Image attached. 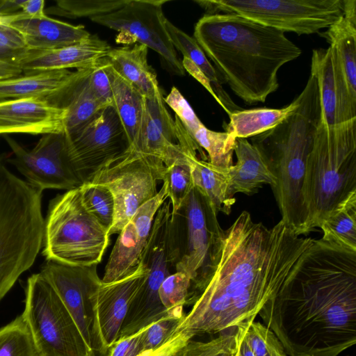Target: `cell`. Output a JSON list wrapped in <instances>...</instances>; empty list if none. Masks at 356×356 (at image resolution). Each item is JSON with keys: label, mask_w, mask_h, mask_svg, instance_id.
Returning <instances> with one entry per match:
<instances>
[{"label": "cell", "mask_w": 356, "mask_h": 356, "mask_svg": "<svg viewBox=\"0 0 356 356\" xmlns=\"http://www.w3.org/2000/svg\"><path fill=\"white\" fill-rule=\"evenodd\" d=\"M8 26L22 36L29 51H47L80 43L92 35L82 25L51 18L25 17L21 12Z\"/></svg>", "instance_id": "7402d4cb"}, {"label": "cell", "mask_w": 356, "mask_h": 356, "mask_svg": "<svg viewBox=\"0 0 356 356\" xmlns=\"http://www.w3.org/2000/svg\"><path fill=\"white\" fill-rule=\"evenodd\" d=\"M245 337L254 356H286L276 335L259 322L245 324Z\"/></svg>", "instance_id": "f35d334b"}, {"label": "cell", "mask_w": 356, "mask_h": 356, "mask_svg": "<svg viewBox=\"0 0 356 356\" xmlns=\"http://www.w3.org/2000/svg\"><path fill=\"white\" fill-rule=\"evenodd\" d=\"M164 102L175 113L187 131L193 135L204 124L197 116L191 105L176 87H172L170 93L163 98Z\"/></svg>", "instance_id": "b9f144b4"}, {"label": "cell", "mask_w": 356, "mask_h": 356, "mask_svg": "<svg viewBox=\"0 0 356 356\" xmlns=\"http://www.w3.org/2000/svg\"><path fill=\"white\" fill-rule=\"evenodd\" d=\"M42 191L11 172L0 157V301L42 248Z\"/></svg>", "instance_id": "8992f818"}, {"label": "cell", "mask_w": 356, "mask_h": 356, "mask_svg": "<svg viewBox=\"0 0 356 356\" xmlns=\"http://www.w3.org/2000/svg\"><path fill=\"white\" fill-rule=\"evenodd\" d=\"M178 212L184 218L185 236L176 271L186 273L195 284L208 269L224 229L218 221V213L194 187Z\"/></svg>", "instance_id": "9a60e30c"}, {"label": "cell", "mask_w": 356, "mask_h": 356, "mask_svg": "<svg viewBox=\"0 0 356 356\" xmlns=\"http://www.w3.org/2000/svg\"><path fill=\"white\" fill-rule=\"evenodd\" d=\"M128 0H58L45 10V14L69 18L92 17L116 11Z\"/></svg>", "instance_id": "d590c367"}, {"label": "cell", "mask_w": 356, "mask_h": 356, "mask_svg": "<svg viewBox=\"0 0 356 356\" xmlns=\"http://www.w3.org/2000/svg\"><path fill=\"white\" fill-rule=\"evenodd\" d=\"M110 45L97 35L73 45L47 51H28L18 63L23 72L60 70L74 68L76 70L92 66L104 57L111 49Z\"/></svg>", "instance_id": "44dd1931"}, {"label": "cell", "mask_w": 356, "mask_h": 356, "mask_svg": "<svg viewBox=\"0 0 356 356\" xmlns=\"http://www.w3.org/2000/svg\"><path fill=\"white\" fill-rule=\"evenodd\" d=\"M259 314L289 356H339L356 343V252L315 240Z\"/></svg>", "instance_id": "7a4b0ae2"}, {"label": "cell", "mask_w": 356, "mask_h": 356, "mask_svg": "<svg viewBox=\"0 0 356 356\" xmlns=\"http://www.w3.org/2000/svg\"><path fill=\"white\" fill-rule=\"evenodd\" d=\"M319 34L336 49L350 91L356 97V22L343 15Z\"/></svg>", "instance_id": "4dcf8cb0"}, {"label": "cell", "mask_w": 356, "mask_h": 356, "mask_svg": "<svg viewBox=\"0 0 356 356\" xmlns=\"http://www.w3.org/2000/svg\"><path fill=\"white\" fill-rule=\"evenodd\" d=\"M193 187L206 197L216 211L229 215L236 202L231 193L228 169L213 166L196 158L191 162Z\"/></svg>", "instance_id": "f1b7e54d"}, {"label": "cell", "mask_w": 356, "mask_h": 356, "mask_svg": "<svg viewBox=\"0 0 356 356\" xmlns=\"http://www.w3.org/2000/svg\"><path fill=\"white\" fill-rule=\"evenodd\" d=\"M3 138L13 153L7 161L34 187L42 191H70L83 184L67 156L63 133L42 135L31 149L8 135H3Z\"/></svg>", "instance_id": "4fadbf2b"}, {"label": "cell", "mask_w": 356, "mask_h": 356, "mask_svg": "<svg viewBox=\"0 0 356 356\" xmlns=\"http://www.w3.org/2000/svg\"><path fill=\"white\" fill-rule=\"evenodd\" d=\"M165 167L159 159L129 147L87 181L106 187L113 195L115 213L109 236L119 234L136 211L157 194Z\"/></svg>", "instance_id": "30bf717a"}, {"label": "cell", "mask_w": 356, "mask_h": 356, "mask_svg": "<svg viewBox=\"0 0 356 356\" xmlns=\"http://www.w3.org/2000/svg\"><path fill=\"white\" fill-rule=\"evenodd\" d=\"M81 200L86 210L108 231L112 227L114 213V199L105 186L83 183L79 188Z\"/></svg>", "instance_id": "8d00e7d4"}, {"label": "cell", "mask_w": 356, "mask_h": 356, "mask_svg": "<svg viewBox=\"0 0 356 356\" xmlns=\"http://www.w3.org/2000/svg\"><path fill=\"white\" fill-rule=\"evenodd\" d=\"M0 356H40L22 314L0 328Z\"/></svg>", "instance_id": "e575fe53"}, {"label": "cell", "mask_w": 356, "mask_h": 356, "mask_svg": "<svg viewBox=\"0 0 356 356\" xmlns=\"http://www.w3.org/2000/svg\"><path fill=\"white\" fill-rule=\"evenodd\" d=\"M0 49L19 53L28 51L20 33L6 24H0Z\"/></svg>", "instance_id": "f6af8a7d"}, {"label": "cell", "mask_w": 356, "mask_h": 356, "mask_svg": "<svg viewBox=\"0 0 356 356\" xmlns=\"http://www.w3.org/2000/svg\"><path fill=\"white\" fill-rule=\"evenodd\" d=\"M136 150L161 160L165 166L182 159H207L177 117L174 120L165 107L161 91L152 99L144 97L143 111L136 145Z\"/></svg>", "instance_id": "5bb4252c"}, {"label": "cell", "mask_w": 356, "mask_h": 356, "mask_svg": "<svg viewBox=\"0 0 356 356\" xmlns=\"http://www.w3.org/2000/svg\"><path fill=\"white\" fill-rule=\"evenodd\" d=\"M297 97L282 108H259L237 111L229 115L225 132L235 138H248L268 131L292 114L297 108Z\"/></svg>", "instance_id": "f546056e"}, {"label": "cell", "mask_w": 356, "mask_h": 356, "mask_svg": "<svg viewBox=\"0 0 356 356\" xmlns=\"http://www.w3.org/2000/svg\"><path fill=\"white\" fill-rule=\"evenodd\" d=\"M108 73L112 90V106L124 129L129 147H134L138 136L144 97L118 74L108 62Z\"/></svg>", "instance_id": "83f0119b"}, {"label": "cell", "mask_w": 356, "mask_h": 356, "mask_svg": "<svg viewBox=\"0 0 356 356\" xmlns=\"http://www.w3.org/2000/svg\"><path fill=\"white\" fill-rule=\"evenodd\" d=\"M314 241L282 220L268 228L242 211L223 230L208 269L193 285L192 308L172 333L193 339L254 321L296 272Z\"/></svg>", "instance_id": "6da1fadb"}, {"label": "cell", "mask_w": 356, "mask_h": 356, "mask_svg": "<svg viewBox=\"0 0 356 356\" xmlns=\"http://www.w3.org/2000/svg\"><path fill=\"white\" fill-rule=\"evenodd\" d=\"M141 332L142 330L129 337L117 340L106 356H140Z\"/></svg>", "instance_id": "ee69618b"}, {"label": "cell", "mask_w": 356, "mask_h": 356, "mask_svg": "<svg viewBox=\"0 0 356 356\" xmlns=\"http://www.w3.org/2000/svg\"><path fill=\"white\" fill-rule=\"evenodd\" d=\"M182 317L167 315L142 329L141 354H147L161 346L178 326Z\"/></svg>", "instance_id": "60d3db41"}, {"label": "cell", "mask_w": 356, "mask_h": 356, "mask_svg": "<svg viewBox=\"0 0 356 356\" xmlns=\"http://www.w3.org/2000/svg\"><path fill=\"white\" fill-rule=\"evenodd\" d=\"M44 0L23 1L21 13L27 17L42 18L47 16L44 10Z\"/></svg>", "instance_id": "7dc6e473"}, {"label": "cell", "mask_w": 356, "mask_h": 356, "mask_svg": "<svg viewBox=\"0 0 356 356\" xmlns=\"http://www.w3.org/2000/svg\"><path fill=\"white\" fill-rule=\"evenodd\" d=\"M22 314L40 356H94L76 323L40 273L26 281Z\"/></svg>", "instance_id": "ba28073f"}, {"label": "cell", "mask_w": 356, "mask_h": 356, "mask_svg": "<svg viewBox=\"0 0 356 356\" xmlns=\"http://www.w3.org/2000/svg\"><path fill=\"white\" fill-rule=\"evenodd\" d=\"M22 72L17 64L0 60V81L17 77Z\"/></svg>", "instance_id": "681fc988"}, {"label": "cell", "mask_w": 356, "mask_h": 356, "mask_svg": "<svg viewBox=\"0 0 356 356\" xmlns=\"http://www.w3.org/2000/svg\"><path fill=\"white\" fill-rule=\"evenodd\" d=\"M90 67L78 70L76 78L58 95L48 101L67 110L63 134H68L92 119L104 105L95 95L88 81Z\"/></svg>", "instance_id": "d4e9b609"}, {"label": "cell", "mask_w": 356, "mask_h": 356, "mask_svg": "<svg viewBox=\"0 0 356 356\" xmlns=\"http://www.w3.org/2000/svg\"><path fill=\"white\" fill-rule=\"evenodd\" d=\"M193 38L222 81L248 104L265 102L279 88L281 67L302 54L284 32L233 13L204 15Z\"/></svg>", "instance_id": "3957f363"}, {"label": "cell", "mask_w": 356, "mask_h": 356, "mask_svg": "<svg viewBox=\"0 0 356 356\" xmlns=\"http://www.w3.org/2000/svg\"><path fill=\"white\" fill-rule=\"evenodd\" d=\"M206 14L233 13L298 35L321 33L343 15V0H195Z\"/></svg>", "instance_id": "9c48e42d"}, {"label": "cell", "mask_w": 356, "mask_h": 356, "mask_svg": "<svg viewBox=\"0 0 356 356\" xmlns=\"http://www.w3.org/2000/svg\"><path fill=\"white\" fill-rule=\"evenodd\" d=\"M109 237L83 206L79 188L57 195L49 202L42 251L46 260L75 266L98 265Z\"/></svg>", "instance_id": "52a82bcc"}, {"label": "cell", "mask_w": 356, "mask_h": 356, "mask_svg": "<svg viewBox=\"0 0 356 356\" xmlns=\"http://www.w3.org/2000/svg\"><path fill=\"white\" fill-rule=\"evenodd\" d=\"M311 74L318 82L322 123L334 127L355 120L356 97L350 91L333 47L312 51Z\"/></svg>", "instance_id": "d6986e66"}, {"label": "cell", "mask_w": 356, "mask_h": 356, "mask_svg": "<svg viewBox=\"0 0 356 356\" xmlns=\"http://www.w3.org/2000/svg\"><path fill=\"white\" fill-rule=\"evenodd\" d=\"M147 53L148 47L138 43L111 48L106 58L118 74L143 97L152 99L161 90L156 73L148 64Z\"/></svg>", "instance_id": "603a6c76"}, {"label": "cell", "mask_w": 356, "mask_h": 356, "mask_svg": "<svg viewBox=\"0 0 356 356\" xmlns=\"http://www.w3.org/2000/svg\"><path fill=\"white\" fill-rule=\"evenodd\" d=\"M319 228L322 241L356 252V194L340 204Z\"/></svg>", "instance_id": "1f68e13d"}, {"label": "cell", "mask_w": 356, "mask_h": 356, "mask_svg": "<svg viewBox=\"0 0 356 356\" xmlns=\"http://www.w3.org/2000/svg\"><path fill=\"white\" fill-rule=\"evenodd\" d=\"M297 99L292 114L273 129L251 137L250 143L275 179L271 188L281 220L300 236L309 232L302 188L307 159L321 124L318 86L313 74Z\"/></svg>", "instance_id": "277c9868"}, {"label": "cell", "mask_w": 356, "mask_h": 356, "mask_svg": "<svg viewBox=\"0 0 356 356\" xmlns=\"http://www.w3.org/2000/svg\"><path fill=\"white\" fill-rule=\"evenodd\" d=\"M191 278L184 273L176 271L168 275L161 284L159 296L168 315L182 317L183 307L189 296Z\"/></svg>", "instance_id": "74e56055"}, {"label": "cell", "mask_w": 356, "mask_h": 356, "mask_svg": "<svg viewBox=\"0 0 356 356\" xmlns=\"http://www.w3.org/2000/svg\"><path fill=\"white\" fill-rule=\"evenodd\" d=\"M181 63L184 70H186L197 80L216 100V97L213 92L211 83L202 72L191 60L186 57L183 58Z\"/></svg>", "instance_id": "c3c4849f"}, {"label": "cell", "mask_w": 356, "mask_h": 356, "mask_svg": "<svg viewBox=\"0 0 356 356\" xmlns=\"http://www.w3.org/2000/svg\"><path fill=\"white\" fill-rule=\"evenodd\" d=\"M97 267V265L75 266L46 260L40 272L72 316L90 348L93 297L102 282Z\"/></svg>", "instance_id": "e0dca14e"}, {"label": "cell", "mask_w": 356, "mask_h": 356, "mask_svg": "<svg viewBox=\"0 0 356 356\" xmlns=\"http://www.w3.org/2000/svg\"><path fill=\"white\" fill-rule=\"evenodd\" d=\"M167 0H128L116 11L90 19L95 23L118 32L116 41L135 42L159 54L170 71L183 76L185 70L165 28L163 5Z\"/></svg>", "instance_id": "8fae6325"}, {"label": "cell", "mask_w": 356, "mask_h": 356, "mask_svg": "<svg viewBox=\"0 0 356 356\" xmlns=\"http://www.w3.org/2000/svg\"><path fill=\"white\" fill-rule=\"evenodd\" d=\"M197 144L208 154L209 162L219 168L229 169L233 164L236 140L227 132L209 129L204 124L193 135Z\"/></svg>", "instance_id": "d6a6232c"}, {"label": "cell", "mask_w": 356, "mask_h": 356, "mask_svg": "<svg viewBox=\"0 0 356 356\" xmlns=\"http://www.w3.org/2000/svg\"><path fill=\"white\" fill-rule=\"evenodd\" d=\"M213 345V339L197 341L183 333H172L161 346L142 356H205Z\"/></svg>", "instance_id": "ab89813d"}, {"label": "cell", "mask_w": 356, "mask_h": 356, "mask_svg": "<svg viewBox=\"0 0 356 356\" xmlns=\"http://www.w3.org/2000/svg\"><path fill=\"white\" fill-rule=\"evenodd\" d=\"M246 323L241 324L236 327L235 345L232 356H254L245 337Z\"/></svg>", "instance_id": "bcb514c9"}, {"label": "cell", "mask_w": 356, "mask_h": 356, "mask_svg": "<svg viewBox=\"0 0 356 356\" xmlns=\"http://www.w3.org/2000/svg\"><path fill=\"white\" fill-rule=\"evenodd\" d=\"M167 198V184L142 205L118 234L105 267L103 283L122 280L134 273L140 264L154 216Z\"/></svg>", "instance_id": "ac0fdd59"}, {"label": "cell", "mask_w": 356, "mask_h": 356, "mask_svg": "<svg viewBox=\"0 0 356 356\" xmlns=\"http://www.w3.org/2000/svg\"><path fill=\"white\" fill-rule=\"evenodd\" d=\"M67 110L40 99L0 101V134H63Z\"/></svg>", "instance_id": "ffe728a7"}, {"label": "cell", "mask_w": 356, "mask_h": 356, "mask_svg": "<svg viewBox=\"0 0 356 356\" xmlns=\"http://www.w3.org/2000/svg\"><path fill=\"white\" fill-rule=\"evenodd\" d=\"M356 194V119L318 127L309 154L302 195L310 232Z\"/></svg>", "instance_id": "5b68a950"}, {"label": "cell", "mask_w": 356, "mask_h": 356, "mask_svg": "<svg viewBox=\"0 0 356 356\" xmlns=\"http://www.w3.org/2000/svg\"><path fill=\"white\" fill-rule=\"evenodd\" d=\"M195 159H182L165 167L163 182L167 184L172 216L181 209L193 188L191 162Z\"/></svg>", "instance_id": "836d02e7"}, {"label": "cell", "mask_w": 356, "mask_h": 356, "mask_svg": "<svg viewBox=\"0 0 356 356\" xmlns=\"http://www.w3.org/2000/svg\"><path fill=\"white\" fill-rule=\"evenodd\" d=\"M347 356H349V355H347Z\"/></svg>", "instance_id": "f5cc1de1"}, {"label": "cell", "mask_w": 356, "mask_h": 356, "mask_svg": "<svg viewBox=\"0 0 356 356\" xmlns=\"http://www.w3.org/2000/svg\"><path fill=\"white\" fill-rule=\"evenodd\" d=\"M88 81L96 97L106 106H112V90L106 56L97 60L90 67Z\"/></svg>", "instance_id": "7bdbcfd3"}, {"label": "cell", "mask_w": 356, "mask_h": 356, "mask_svg": "<svg viewBox=\"0 0 356 356\" xmlns=\"http://www.w3.org/2000/svg\"><path fill=\"white\" fill-rule=\"evenodd\" d=\"M234 152L236 162L228 169L230 192L234 196L238 193L251 195L264 184L275 186V177L247 138H236Z\"/></svg>", "instance_id": "484cf974"}, {"label": "cell", "mask_w": 356, "mask_h": 356, "mask_svg": "<svg viewBox=\"0 0 356 356\" xmlns=\"http://www.w3.org/2000/svg\"><path fill=\"white\" fill-rule=\"evenodd\" d=\"M165 28L175 49L179 50L184 57L191 60L209 79L217 102L227 115H229L235 111L242 110L223 89L222 81L219 74L194 38L178 29L167 19Z\"/></svg>", "instance_id": "4316f807"}, {"label": "cell", "mask_w": 356, "mask_h": 356, "mask_svg": "<svg viewBox=\"0 0 356 356\" xmlns=\"http://www.w3.org/2000/svg\"><path fill=\"white\" fill-rule=\"evenodd\" d=\"M63 134L67 156L83 184L129 147L124 129L112 106H105L75 131Z\"/></svg>", "instance_id": "7c38bea8"}, {"label": "cell", "mask_w": 356, "mask_h": 356, "mask_svg": "<svg viewBox=\"0 0 356 356\" xmlns=\"http://www.w3.org/2000/svg\"><path fill=\"white\" fill-rule=\"evenodd\" d=\"M23 1L24 0L0 1V14L8 16L21 12Z\"/></svg>", "instance_id": "f907efd6"}, {"label": "cell", "mask_w": 356, "mask_h": 356, "mask_svg": "<svg viewBox=\"0 0 356 356\" xmlns=\"http://www.w3.org/2000/svg\"><path fill=\"white\" fill-rule=\"evenodd\" d=\"M147 275L143 264L122 280L101 282L92 301L91 348L94 356H106L117 341L129 306Z\"/></svg>", "instance_id": "2e32d148"}, {"label": "cell", "mask_w": 356, "mask_h": 356, "mask_svg": "<svg viewBox=\"0 0 356 356\" xmlns=\"http://www.w3.org/2000/svg\"><path fill=\"white\" fill-rule=\"evenodd\" d=\"M29 51V50H28ZM10 52L0 49V60L13 63L18 65L19 61L27 52Z\"/></svg>", "instance_id": "816d5d0a"}, {"label": "cell", "mask_w": 356, "mask_h": 356, "mask_svg": "<svg viewBox=\"0 0 356 356\" xmlns=\"http://www.w3.org/2000/svg\"><path fill=\"white\" fill-rule=\"evenodd\" d=\"M77 74L78 70H48L1 80L0 101L33 98L48 102L63 91Z\"/></svg>", "instance_id": "cb8c5ba5"}]
</instances>
